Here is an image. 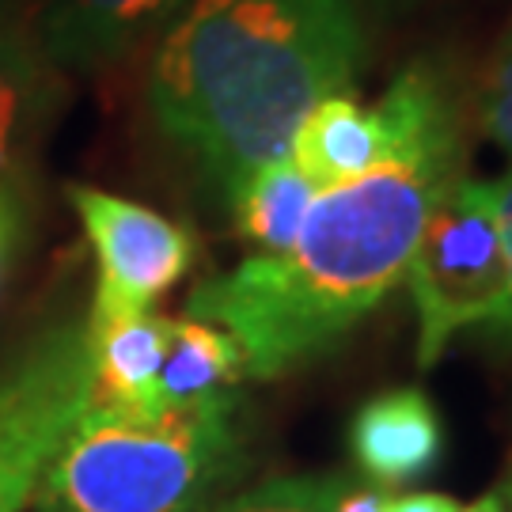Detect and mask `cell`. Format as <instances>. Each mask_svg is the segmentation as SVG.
<instances>
[{"instance_id":"277c9868","label":"cell","mask_w":512,"mask_h":512,"mask_svg":"<svg viewBox=\"0 0 512 512\" xmlns=\"http://www.w3.org/2000/svg\"><path fill=\"white\" fill-rule=\"evenodd\" d=\"M403 281L418 311V368L429 372L456 334H475L494 319L509 289L494 183L456 175L444 186Z\"/></svg>"},{"instance_id":"5bb4252c","label":"cell","mask_w":512,"mask_h":512,"mask_svg":"<svg viewBox=\"0 0 512 512\" xmlns=\"http://www.w3.org/2000/svg\"><path fill=\"white\" fill-rule=\"evenodd\" d=\"M478 122L486 129V137H494L512 156V38L501 46V54L486 73L482 99H478Z\"/></svg>"},{"instance_id":"ba28073f","label":"cell","mask_w":512,"mask_h":512,"mask_svg":"<svg viewBox=\"0 0 512 512\" xmlns=\"http://www.w3.org/2000/svg\"><path fill=\"white\" fill-rule=\"evenodd\" d=\"M190 0H50L42 50L54 69H103L133 54Z\"/></svg>"},{"instance_id":"7a4b0ae2","label":"cell","mask_w":512,"mask_h":512,"mask_svg":"<svg viewBox=\"0 0 512 512\" xmlns=\"http://www.w3.org/2000/svg\"><path fill=\"white\" fill-rule=\"evenodd\" d=\"M361 65L353 0H190L148 73L152 114L228 202Z\"/></svg>"},{"instance_id":"30bf717a","label":"cell","mask_w":512,"mask_h":512,"mask_svg":"<svg viewBox=\"0 0 512 512\" xmlns=\"http://www.w3.org/2000/svg\"><path fill=\"white\" fill-rule=\"evenodd\" d=\"M243 380H247V365L236 338L213 323L183 315V319H171L152 410H190V406L220 403L239 395Z\"/></svg>"},{"instance_id":"52a82bcc","label":"cell","mask_w":512,"mask_h":512,"mask_svg":"<svg viewBox=\"0 0 512 512\" xmlns=\"http://www.w3.org/2000/svg\"><path fill=\"white\" fill-rule=\"evenodd\" d=\"M349 452L376 486H403L429 475L444 456V425L433 399L418 387L372 395L349 421Z\"/></svg>"},{"instance_id":"2e32d148","label":"cell","mask_w":512,"mask_h":512,"mask_svg":"<svg viewBox=\"0 0 512 512\" xmlns=\"http://www.w3.org/2000/svg\"><path fill=\"white\" fill-rule=\"evenodd\" d=\"M387 505H391V490H387V486L334 478L327 512H387Z\"/></svg>"},{"instance_id":"9c48e42d","label":"cell","mask_w":512,"mask_h":512,"mask_svg":"<svg viewBox=\"0 0 512 512\" xmlns=\"http://www.w3.org/2000/svg\"><path fill=\"white\" fill-rule=\"evenodd\" d=\"M57 103V76L42 42L0 12V183L27 164Z\"/></svg>"},{"instance_id":"ac0fdd59","label":"cell","mask_w":512,"mask_h":512,"mask_svg":"<svg viewBox=\"0 0 512 512\" xmlns=\"http://www.w3.org/2000/svg\"><path fill=\"white\" fill-rule=\"evenodd\" d=\"M459 505L448 494H429V490H418V494H391V505L387 512H456Z\"/></svg>"},{"instance_id":"ffe728a7","label":"cell","mask_w":512,"mask_h":512,"mask_svg":"<svg viewBox=\"0 0 512 512\" xmlns=\"http://www.w3.org/2000/svg\"><path fill=\"white\" fill-rule=\"evenodd\" d=\"M494 490L505 497V505H509V512H512V452H509V459H505V471H501V478H497Z\"/></svg>"},{"instance_id":"9a60e30c","label":"cell","mask_w":512,"mask_h":512,"mask_svg":"<svg viewBox=\"0 0 512 512\" xmlns=\"http://www.w3.org/2000/svg\"><path fill=\"white\" fill-rule=\"evenodd\" d=\"M497 190V209H501V232H505V258H509V289H505V300L490 323L471 334L478 346L494 349V353H512V171L505 179L494 183Z\"/></svg>"},{"instance_id":"4fadbf2b","label":"cell","mask_w":512,"mask_h":512,"mask_svg":"<svg viewBox=\"0 0 512 512\" xmlns=\"http://www.w3.org/2000/svg\"><path fill=\"white\" fill-rule=\"evenodd\" d=\"M338 475H274L239 494L213 501L205 512H327Z\"/></svg>"},{"instance_id":"3957f363","label":"cell","mask_w":512,"mask_h":512,"mask_svg":"<svg viewBox=\"0 0 512 512\" xmlns=\"http://www.w3.org/2000/svg\"><path fill=\"white\" fill-rule=\"evenodd\" d=\"M243 399L190 410L88 403L38 482L42 512H205L243 471Z\"/></svg>"},{"instance_id":"7c38bea8","label":"cell","mask_w":512,"mask_h":512,"mask_svg":"<svg viewBox=\"0 0 512 512\" xmlns=\"http://www.w3.org/2000/svg\"><path fill=\"white\" fill-rule=\"evenodd\" d=\"M315 183L293 164V156H281L255 167L232 190V217L243 243L255 247V255H281L293 247L300 224L315 202Z\"/></svg>"},{"instance_id":"44dd1931","label":"cell","mask_w":512,"mask_h":512,"mask_svg":"<svg viewBox=\"0 0 512 512\" xmlns=\"http://www.w3.org/2000/svg\"><path fill=\"white\" fill-rule=\"evenodd\" d=\"M376 8H406V4H414V0H372Z\"/></svg>"},{"instance_id":"8992f818","label":"cell","mask_w":512,"mask_h":512,"mask_svg":"<svg viewBox=\"0 0 512 512\" xmlns=\"http://www.w3.org/2000/svg\"><path fill=\"white\" fill-rule=\"evenodd\" d=\"M69 198L99 258L88 323L145 315L190 274L198 247L183 224L99 186H69Z\"/></svg>"},{"instance_id":"6da1fadb","label":"cell","mask_w":512,"mask_h":512,"mask_svg":"<svg viewBox=\"0 0 512 512\" xmlns=\"http://www.w3.org/2000/svg\"><path fill=\"white\" fill-rule=\"evenodd\" d=\"M463 175V141H440L319 190L293 247L205 277L186 315L236 338L247 380H281L327 357L403 285L444 186Z\"/></svg>"},{"instance_id":"d6986e66","label":"cell","mask_w":512,"mask_h":512,"mask_svg":"<svg viewBox=\"0 0 512 512\" xmlns=\"http://www.w3.org/2000/svg\"><path fill=\"white\" fill-rule=\"evenodd\" d=\"M456 512H509V505H505V497L497 494V490H486L478 501H471V505H459Z\"/></svg>"},{"instance_id":"8fae6325","label":"cell","mask_w":512,"mask_h":512,"mask_svg":"<svg viewBox=\"0 0 512 512\" xmlns=\"http://www.w3.org/2000/svg\"><path fill=\"white\" fill-rule=\"evenodd\" d=\"M171 319L145 311L114 323H88L92 342V403L152 410L156 376L164 365Z\"/></svg>"},{"instance_id":"5b68a950","label":"cell","mask_w":512,"mask_h":512,"mask_svg":"<svg viewBox=\"0 0 512 512\" xmlns=\"http://www.w3.org/2000/svg\"><path fill=\"white\" fill-rule=\"evenodd\" d=\"M88 403V323L42 330L0 368V512L31 505L50 459Z\"/></svg>"},{"instance_id":"e0dca14e","label":"cell","mask_w":512,"mask_h":512,"mask_svg":"<svg viewBox=\"0 0 512 512\" xmlns=\"http://www.w3.org/2000/svg\"><path fill=\"white\" fill-rule=\"evenodd\" d=\"M19 232H23V205H19L16 186L0 183V281L19 251Z\"/></svg>"}]
</instances>
